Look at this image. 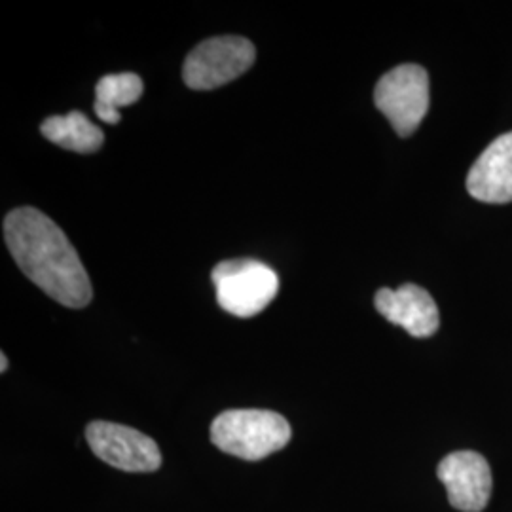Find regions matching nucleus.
Returning <instances> with one entry per match:
<instances>
[{
	"label": "nucleus",
	"mask_w": 512,
	"mask_h": 512,
	"mask_svg": "<svg viewBox=\"0 0 512 512\" xmlns=\"http://www.w3.org/2000/svg\"><path fill=\"white\" fill-rule=\"evenodd\" d=\"M4 241L19 270L65 308L92 302L90 275L65 232L35 207H18L4 219Z\"/></svg>",
	"instance_id": "obj_1"
},
{
	"label": "nucleus",
	"mask_w": 512,
	"mask_h": 512,
	"mask_svg": "<svg viewBox=\"0 0 512 512\" xmlns=\"http://www.w3.org/2000/svg\"><path fill=\"white\" fill-rule=\"evenodd\" d=\"M211 440L224 454L260 461L289 444L291 425L272 410H228L213 421Z\"/></svg>",
	"instance_id": "obj_2"
},
{
	"label": "nucleus",
	"mask_w": 512,
	"mask_h": 512,
	"mask_svg": "<svg viewBox=\"0 0 512 512\" xmlns=\"http://www.w3.org/2000/svg\"><path fill=\"white\" fill-rule=\"evenodd\" d=\"M211 279L220 308L243 319L266 310L279 293L277 272L253 258L224 260L215 266Z\"/></svg>",
	"instance_id": "obj_3"
},
{
	"label": "nucleus",
	"mask_w": 512,
	"mask_h": 512,
	"mask_svg": "<svg viewBox=\"0 0 512 512\" xmlns=\"http://www.w3.org/2000/svg\"><path fill=\"white\" fill-rule=\"evenodd\" d=\"M255 57V46L247 38L203 40L184 61V82L192 90H215L247 73L253 67Z\"/></svg>",
	"instance_id": "obj_4"
},
{
	"label": "nucleus",
	"mask_w": 512,
	"mask_h": 512,
	"mask_svg": "<svg viewBox=\"0 0 512 512\" xmlns=\"http://www.w3.org/2000/svg\"><path fill=\"white\" fill-rule=\"evenodd\" d=\"M429 101V74L412 63L385 73L374 90L376 107L401 137H408L420 128Z\"/></svg>",
	"instance_id": "obj_5"
},
{
	"label": "nucleus",
	"mask_w": 512,
	"mask_h": 512,
	"mask_svg": "<svg viewBox=\"0 0 512 512\" xmlns=\"http://www.w3.org/2000/svg\"><path fill=\"white\" fill-rule=\"evenodd\" d=\"M86 440L97 458L120 471L152 473L162 465L158 444L128 425L92 421L86 429Z\"/></svg>",
	"instance_id": "obj_6"
},
{
	"label": "nucleus",
	"mask_w": 512,
	"mask_h": 512,
	"mask_svg": "<svg viewBox=\"0 0 512 512\" xmlns=\"http://www.w3.org/2000/svg\"><path fill=\"white\" fill-rule=\"evenodd\" d=\"M439 480L452 507L463 512L486 509L492 495V471L484 456L476 452H454L440 461Z\"/></svg>",
	"instance_id": "obj_7"
},
{
	"label": "nucleus",
	"mask_w": 512,
	"mask_h": 512,
	"mask_svg": "<svg viewBox=\"0 0 512 512\" xmlns=\"http://www.w3.org/2000/svg\"><path fill=\"white\" fill-rule=\"evenodd\" d=\"M374 304L389 323L403 327L414 338H429L439 330V308L420 285L406 283L397 291L380 289Z\"/></svg>",
	"instance_id": "obj_8"
},
{
	"label": "nucleus",
	"mask_w": 512,
	"mask_h": 512,
	"mask_svg": "<svg viewBox=\"0 0 512 512\" xmlns=\"http://www.w3.org/2000/svg\"><path fill=\"white\" fill-rule=\"evenodd\" d=\"M469 194L482 203L512 202V131L499 135L467 175Z\"/></svg>",
	"instance_id": "obj_9"
},
{
	"label": "nucleus",
	"mask_w": 512,
	"mask_h": 512,
	"mask_svg": "<svg viewBox=\"0 0 512 512\" xmlns=\"http://www.w3.org/2000/svg\"><path fill=\"white\" fill-rule=\"evenodd\" d=\"M40 131L57 147L80 154H93L105 143L103 129L97 128L86 114L78 110L69 112L67 116L46 118Z\"/></svg>",
	"instance_id": "obj_10"
},
{
	"label": "nucleus",
	"mask_w": 512,
	"mask_h": 512,
	"mask_svg": "<svg viewBox=\"0 0 512 512\" xmlns=\"http://www.w3.org/2000/svg\"><path fill=\"white\" fill-rule=\"evenodd\" d=\"M145 84L135 73L107 74L95 86V114L105 124H118L122 120L120 109L141 99Z\"/></svg>",
	"instance_id": "obj_11"
},
{
	"label": "nucleus",
	"mask_w": 512,
	"mask_h": 512,
	"mask_svg": "<svg viewBox=\"0 0 512 512\" xmlns=\"http://www.w3.org/2000/svg\"><path fill=\"white\" fill-rule=\"evenodd\" d=\"M0 372H6V368H8V357H6V353H0Z\"/></svg>",
	"instance_id": "obj_12"
}]
</instances>
